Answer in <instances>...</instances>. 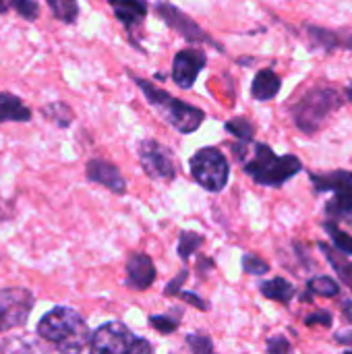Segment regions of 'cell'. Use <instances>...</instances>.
Segmentation results:
<instances>
[{"mask_svg":"<svg viewBox=\"0 0 352 354\" xmlns=\"http://www.w3.org/2000/svg\"><path fill=\"white\" fill-rule=\"evenodd\" d=\"M340 106H342V97L336 89L315 87L309 93H305L303 97H299V102L293 108V118H295V124L303 133L313 135L324 127V122Z\"/></svg>","mask_w":352,"mask_h":354,"instance_id":"obj_4","label":"cell"},{"mask_svg":"<svg viewBox=\"0 0 352 354\" xmlns=\"http://www.w3.org/2000/svg\"><path fill=\"white\" fill-rule=\"evenodd\" d=\"M149 326L154 330H158L160 334H172V332L178 330V322L170 319L168 315H154V317H149Z\"/></svg>","mask_w":352,"mask_h":354,"instance_id":"obj_29","label":"cell"},{"mask_svg":"<svg viewBox=\"0 0 352 354\" xmlns=\"http://www.w3.org/2000/svg\"><path fill=\"white\" fill-rule=\"evenodd\" d=\"M6 2L27 21H35L39 15V4L35 0H6Z\"/></svg>","mask_w":352,"mask_h":354,"instance_id":"obj_26","label":"cell"},{"mask_svg":"<svg viewBox=\"0 0 352 354\" xmlns=\"http://www.w3.org/2000/svg\"><path fill=\"white\" fill-rule=\"evenodd\" d=\"M324 228H326V232L330 234V239H332V243H334L336 251H340V253H344V255H352L351 234H346L344 230H340V228H338L336 224H332V222L324 224Z\"/></svg>","mask_w":352,"mask_h":354,"instance_id":"obj_22","label":"cell"},{"mask_svg":"<svg viewBox=\"0 0 352 354\" xmlns=\"http://www.w3.org/2000/svg\"><path fill=\"white\" fill-rule=\"evenodd\" d=\"M156 282V266L145 253H133L127 261V284L135 290H145Z\"/></svg>","mask_w":352,"mask_h":354,"instance_id":"obj_12","label":"cell"},{"mask_svg":"<svg viewBox=\"0 0 352 354\" xmlns=\"http://www.w3.org/2000/svg\"><path fill=\"white\" fill-rule=\"evenodd\" d=\"M187 344L191 348V354H214V344L203 334H191L187 338Z\"/></svg>","mask_w":352,"mask_h":354,"instance_id":"obj_28","label":"cell"},{"mask_svg":"<svg viewBox=\"0 0 352 354\" xmlns=\"http://www.w3.org/2000/svg\"><path fill=\"white\" fill-rule=\"evenodd\" d=\"M336 342H340V344H349L352 342V330H340V332H336Z\"/></svg>","mask_w":352,"mask_h":354,"instance_id":"obj_35","label":"cell"},{"mask_svg":"<svg viewBox=\"0 0 352 354\" xmlns=\"http://www.w3.org/2000/svg\"><path fill=\"white\" fill-rule=\"evenodd\" d=\"M116 19L127 27H135L139 25L145 15H147V2L145 0H108Z\"/></svg>","mask_w":352,"mask_h":354,"instance_id":"obj_14","label":"cell"},{"mask_svg":"<svg viewBox=\"0 0 352 354\" xmlns=\"http://www.w3.org/2000/svg\"><path fill=\"white\" fill-rule=\"evenodd\" d=\"M44 114H46V118L54 120L58 127H68V124H71V120H73V112H71V108H68L66 104H62V102L48 104V106L44 108Z\"/></svg>","mask_w":352,"mask_h":354,"instance_id":"obj_23","label":"cell"},{"mask_svg":"<svg viewBox=\"0 0 352 354\" xmlns=\"http://www.w3.org/2000/svg\"><path fill=\"white\" fill-rule=\"evenodd\" d=\"M191 174L203 189L218 193L228 185L230 166L218 147H203L191 158Z\"/></svg>","mask_w":352,"mask_h":354,"instance_id":"obj_5","label":"cell"},{"mask_svg":"<svg viewBox=\"0 0 352 354\" xmlns=\"http://www.w3.org/2000/svg\"><path fill=\"white\" fill-rule=\"evenodd\" d=\"M187 270H183L172 282H168V286H166V290H164V295L166 297H176V295H180V286L185 284V280H187Z\"/></svg>","mask_w":352,"mask_h":354,"instance_id":"obj_32","label":"cell"},{"mask_svg":"<svg viewBox=\"0 0 352 354\" xmlns=\"http://www.w3.org/2000/svg\"><path fill=\"white\" fill-rule=\"evenodd\" d=\"M33 309V295L27 288L0 290V332H8L27 322Z\"/></svg>","mask_w":352,"mask_h":354,"instance_id":"obj_8","label":"cell"},{"mask_svg":"<svg viewBox=\"0 0 352 354\" xmlns=\"http://www.w3.org/2000/svg\"><path fill=\"white\" fill-rule=\"evenodd\" d=\"M207 56L201 48H185L174 56L172 62V79L180 89H189L193 87V83L197 81L199 73L205 68Z\"/></svg>","mask_w":352,"mask_h":354,"instance_id":"obj_11","label":"cell"},{"mask_svg":"<svg viewBox=\"0 0 352 354\" xmlns=\"http://www.w3.org/2000/svg\"><path fill=\"white\" fill-rule=\"evenodd\" d=\"M243 270L247 274H253V276H263L270 272V266H268V261L259 259L257 255L247 253V255H243Z\"/></svg>","mask_w":352,"mask_h":354,"instance_id":"obj_27","label":"cell"},{"mask_svg":"<svg viewBox=\"0 0 352 354\" xmlns=\"http://www.w3.org/2000/svg\"><path fill=\"white\" fill-rule=\"evenodd\" d=\"M37 334L39 338L54 342L60 354H81L87 342H91L87 324L68 307H56L46 313L37 326Z\"/></svg>","mask_w":352,"mask_h":354,"instance_id":"obj_2","label":"cell"},{"mask_svg":"<svg viewBox=\"0 0 352 354\" xmlns=\"http://www.w3.org/2000/svg\"><path fill=\"white\" fill-rule=\"evenodd\" d=\"M139 162L145 174L154 180H172L176 176L172 151L154 139H145L139 143Z\"/></svg>","mask_w":352,"mask_h":354,"instance_id":"obj_9","label":"cell"},{"mask_svg":"<svg viewBox=\"0 0 352 354\" xmlns=\"http://www.w3.org/2000/svg\"><path fill=\"white\" fill-rule=\"evenodd\" d=\"M346 97H349V102H352V83L349 85V89H346Z\"/></svg>","mask_w":352,"mask_h":354,"instance_id":"obj_37","label":"cell"},{"mask_svg":"<svg viewBox=\"0 0 352 354\" xmlns=\"http://www.w3.org/2000/svg\"><path fill=\"white\" fill-rule=\"evenodd\" d=\"M135 342L137 338L124 324L110 322L93 332L89 351L91 354H129L133 351Z\"/></svg>","mask_w":352,"mask_h":354,"instance_id":"obj_7","label":"cell"},{"mask_svg":"<svg viewBox=\"0 0 352 354\" xmlns=\"http://www.w3.org/2000/svg\"><path fill=\"white\" fill-rule=\"evenodd\" d=\"M342 354H352V348H351V351H346V353H342Z\"/></svg>","mask_w":352,"mask_h":354,"instance_id":"obj_38","label":"cell"},{"mask_svg":"<svg viewBox=\"0 0 352 354\" xmlns=\"http://www.w3.org/2000/svg\"><path fill=\"white\" fill-rule=\"evenodd\" d=\"M268 354H293V346L284 336H272L268 340Z\"/></svg>","mask_w":352,"mask_h":354,"instance_id":"obj_30","label":"cell"},{"mask_svg":"<svg viewBox=\"0 0 352 354\" xmlns=\"http://www.w3.org/2000/svg\"><path fill=\"white\" fill-rule=\"evenodd\" d=\"M261 295L270 301L288 305L295 297V286L284 278H274V280H268L261 284Z\"/></svg>","mask_w":352,"mask_h":354,"instance_id":"obj_17","label":"cell"},{"mask_svg":"<svg viewBox=\"0 0 352 354\" xmlns=\"http://www.w3.org/2000/svg\"><path fill=\"white\" fill-rule=\"evenodd\" d=\"M129 354H154V348H151V344H149L147 340L137 338V342H135L133 351H131Z\"/></svg>","mask_w":352,"mask_h":354,"instance_id":"obj_34","label":"cell"},{"mask_svg":"<svg viewBox=\"0 0 352 354\" xmlns=\"http://www.w3.org/2000/svg\"><path fill=\"white\" fill-rule=\"evenodd\" d=\"M8 10V2L6 0H0V15H4Z\"/></svg>","mask_w":352,"mask_h":354,"instance_id":"obj_36","label":"cell"},{"mask_svg":"<svg viewBox=\"0 0 352 354\" xmlns=\"http://www.w3.org/2000/svg\"><path fill=\"white\" fill-rule=\"evenodd\" d=\"M232 151L241 158L245 172L263 187H282L286 180L297 176L303 170V164L297 156L286 153L278 156L270 145L263 143H249V145H237Z\"/></svg>","mask_w":352,"mask_h":354,"instance_id":"obj_1","label":"cell"},{"mask_svg":"<svg viewBox=\"0 0 352 354\" xmlns=\"http://www.w3.org/2000/svg\"><path fill=\"white\" fill-rule=\"evenodd\" d=\"M2 354H48V351L41 346L39 340L29 338V336H19V338H10L8 342H4Z\"/></svg>","mask_w":352,"mask_h":354,"instance_id":"obj_18","label":"cell"},{"mask_svg":"<svg viewBox=\"0 0 352 354\" xmlns=\"http://www.w3.org/2000/svg\"><path fill=\"white\" fill-rule=\"evenodd\" d=\"M156 12H158V17L170 27V29H174L178 35H183L187 41H195V44H214V46H218L189 15H185L183 10H178L174 4H170V2H158L156 4ZM220 48V46H218Z\"/></svg>","mask_w":352,"mask_h":354,"instance_id":"obj_10","label":"cell"},{"mask_svg":"<svg viewBox=\"0 0 352 354\" xmlns=\"http://www.w3.org/2000/svg\"><path fill=\"white\" fill-rule=\"evenodd\" d=\"M319 249H322V253L326 255V259L332 263V268L338 272V276L342 278V282L346 284V286H351L352 288V261L349 257H342V255H338L336 251H332L328 245H324V243H319L317 245Z\"/></svg>","mask_w":352,"mask_h":354,"instance_id":"obj_19","label":"cell"},{"mask_svg":"<svg viewBox=\"0 0 352 354\" xmlns=\"http://www.w3.org/2000/svg\"><path fill=\"white\" fill-rule=\"evenodd\" d=\"M31 118V110L12 93L0 91V122H27Z\"/></svg>","mask_w":352,"mask_h":354,"instance_id":"obj_16","label":"cell"},{"mask_svg":"<svg viewBox=\"0 0 352 354\" xmlns=\"http://www.w3.org/2000/svg\"><path fill=\"white\" fill-rule=\"evenodd\" d=\"M87 178L91 183H98V185L110 189L112 193H118V195H122L127 191V180L122 178L120 170L106 160H91L87 164Z\"/></svg>","mask_w":352,"mask_h":354,"instance_id":"obj_13","label":"cell"},{"mask_svg":"<svg viewBox=\"0 0 352 354\" xmlns=\"http://www.w3.org/2000/svg\"><path fill=\"white\" fill-rule=\"evenodd\" d=\"M311 183L317 191H332L326 212L334 218H352V172L336 170L328 174H311Z\"/></svg>","mask_w":352,"mask_h":354,"instance_id":"obj_6","label":"cell"},{"mask_svg":"<svg viewBox=\"0 0 352 354\" xmlns=\"http://www.w3.org/2000/svg\"><path fill=\"white\" fill-rule=\"evenodd\" d=\"M305 324H307V326L319 324V326H324V328H330V326H332V315H330L328 311H317V313L307 315V317H305Z\"/></svg>","mask_w":352,"mask_h":354,"instance_id":"obj_31","label":"cell"},{"mask_svg":"<svg viewBox=\"0 0 352 354\" xmlns=\"http://www.w3.org/2000/svg\"><path fill=\"white\" fill-rule=\"evenodd\" d=\"M226 131L230 135H234L243 143H251L253 141V133H255L253 124L247 118H232V120H228L226 122Z\"/></svg>","mask_w":352,"mask_h":354,"instance_id":"obj_24","label":"cell"},{"mask_svg":"<svg viewBox=\"0 0 352 354\" xmlns=\"http://www.w3.org/2000/svg\"><path fill=\"white\" fill-rule=\"evenodd\" d=\"M180 299L183 301H187V303H191L193 307H197V309H207V303L201 299V297H197V295H193V292H180Z\"/></svg>","mask_w":352,"mask_h":354,"instance_id":"obj_33","label":"cell"},{"mask_svg":"<svg viewBox=\"0 0 352 354\" xmlns=\"http://www.w3.org/2000/svg\"><path fill=\"white\" fill-rule=\"evenodd\" d=\"M203 245V236L197 232H180V241H178V255L183 261H187L199 247Z\"/></svg>","mask_w":352,"mask_h":354,"instance_id":"obj_25","label":"cell"},{"mask_svg":"<svg viewBox=\"0 0 352 354\" xmlns=\"http://www.w3.org/2000/svg\"><path fill=\"white\" fill-rule=\"evenodd\" d=\"M280 87H282L280 77H278L272 68H263V71H259V73L255 75V79H253L251 95H253L255 100H259V102H268V100H272V97L278 95Z\"/></svg>","mask_w":352,"mask_h":354,"instance_id":"obj_15","label":"cell"},{"mask_svg":"<svg viewBox=\"0 0 352 354\" xmlns=\"http://www.w3.org/2000/svg\"><path fill=\"white\" fill-rule=\"evenodd\" d=\"M309 292L317 295V297H326V299H332L340 292V286L334 278L330 276H315L309 280Z\"/></svg>","mask_w":352,"mask_h":354,"instance_id":"obj_21","label":"cell"},{"mask_svg":"<svg viewBox=\"0 0 352 354\" xmlns=\"http://www.w3.org/2000/svg\"><path fill=\"white\" fill-rule=\"evenodd\" d=\"M133 81L137 83V87L143 91L145 100L162 114V118L172 124L178 133L183 135H189V133H195L201 122L205 120V112L187 104V102H180L176 100L174 95H170L168 91L156 87L151 81H145L141 77H133Z\"/></svg>","mask_w":352,"mask_h":354,"instance_id":"obj_3","label":"cell"},{"mask_svg":"<svg viewBox=\"0 0 352 354\" xmlns=\"http://www.w3.org/2000/svg\"><path fill=\"white\" fill-rule=\"evenodd\" d=\"M50 10L54 12L56 19L64 23H75L79 17V4L77 0H46Z\"/></svg>","mask_w":352,"mask_h":354,"instance_id":"obj_20","label":"cell"}]
</instances>
